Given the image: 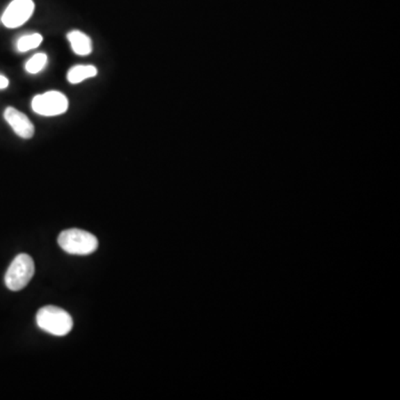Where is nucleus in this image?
Returning <instances> with one entry per match:
<instances>
[{
  "mask_svg": "<svg viewBox=\"0 0 400 400\" xmlns=\"http://www.w3.org/2000/svg\"><path fill=\"white\" fill-rule=\"evenodd\" d=\"M74 53L78 56H87L93 51V42L86 33L79 31H72L67 35Z\"/></svg>",
  "mask_w": 400,
  "mask_h": 400,
  "instance_id": "nucleus-7",
  "label": "nucleus"
},
{
  "mask_svg": "<svg viewBox=\"0 0 400 400\" xmlns=\"http://www.w3.org/2000/svg\"><path fill=\"white\" fill-rule=\"evenodd\" d=\"M58 245L68 254L85 256L93 254L98 248V239L90 232L72 228L61 232Z\"/></svg>",
  "mask_w": 400,
  "mask_h": 400,
  "instance_id": "nucleus-2",
  "label": "nucleus"
},
{
  "mask_svg": "<svg viewBox=\"0 0 400 400\" xmlns=\"http://www.w3.org/2000/svg\"><path fill=\"white\" fill-rule=\"evenodd\" d=\"M42 36L40 33L26 35V36H22L17 42V49L20 53H26V51H29V50L38 47L39 45L42 44Z\"/></svg>",
  "mask_w": 400,
  "mask_h": 400,
  "instance_id": "nucleus-9",
  "label": "nucleus"
},
{
  "mask_svg": "<svg viewBox=\"0 0 400 400\" xmlns=\"http://www.w3.org/2000/svg\"><path fill=\"white\" fill-rule=\"evenodd\" d=\"M37 326L53 336L63 337L70 334L74 327L72 316L57 306H45L37 312Z\"/></svg>",
  "mask_w": 400,
  "mask_h": 400,
  "instance_id": "nucleus-1",
  "label": "nucleus"
},
{
  "mask_svg": "<svg viewBox=\"0 0 400 400\" xmlns=\"http://www.w3.org/2000/svg\"><path fill=\"white\" fill-rule=\"evenodd\" d=\"M9 80L5 76L0 75V89H5L8 87Z\"/></svg>",
  "mask_w": 400,
  "mask_h": 400,
  "instance_id": "nucleus-11",
  "label": "nucleus"
},
{
  "mask_svg": "<svg viewBox=\"0 0 400 400\" xmlns=\"http://www.w3.org/2000/svg\"><path fill=\"white\" fill-rule=\"evenodd\" d=\"M97 76L96 67L91 65H78L68 72L67 79L70 83H83V80Z\"/></svg>",
  "mask_w": 400,
  "mask_h": 400,
  "instance_id": "nucleus-8",
  "label": "nucleus"
},
{
  "mask_svg": "<svg viewBox=\"0 0 400 400\" xmlns=\"http://www.w3.org/2000/svg\"><path fill=\"white\" fill-rule=\"evenodd\" d=\"M31 107L35 113L42 116H58L66 113L68 109V99L59 91H47L35 97Z\"/></svg>",
  "mask_w": 400,
  "mask_h": 400,
  "instance_id": "nucleus-4",
  "label": "nucleus"
},
{
  "mask_svg": "<svg viewBox=\"0 0 400 400\" xmlns=\"http://www.w3.org/2000/svg\"><path fill=\"white\" fill-rule=\"evenodd\" d=\"M47 63V55H45V54H36V55H33V57L27 61V64H26V72H29V74H33V75L38 74V72L44 70Z\"/></svg>",
  "mask_w": 400,
  "mask_h": 400,
  "instance_id": "nucleus-10",
  "label": "nucleus"
},
{
  "mask_svg": "<svg viewBox=\"0 0 400 400\" xmlns=\"http://www.w3.org/2000/svg\"><path fill=\"white\" fill-rule=\"evenodd\" d=\"M35 273V262L27 254H19L13 260L5 275V284L9 290L24 289Z\"/></svg>",
  "mask_w": 400,
  "mask_h": 400,
  "instance_id": "nucleus-3",
  "label": "nucleus"
},
{
  "mask_svg": "<svg viewBox=\"0 0 400 400\" xmlns=\"http://www.w3.org/2000/svg\"><path fill=\"white\" fill-rule=\"evenodd\" d=\"M33 0H13L6 8L1 22L7 28L20 27L33 16Z\"/></svg>",
  "mask_w": 400,
  "mask_h": 400,
  "instance_id": "nucleus-5",
  "label": "nucleus"
},
{
  "mask_svg": "<svg viewBox=\"0 0 400 400\" xmlns=\"http://www.w3.org/2000/svg\"><path fill=\"white\" fill-rule=\"evenodd\" d=\"M3 117H5L6 122H8L9 126L13 128L17 135L19 136L20 138H33L35 127L31 119L28 118L25 113L17 111L15 108L8 107L6 109Z\"/></svg>",
  "mask_w": 400,
  "mask_h": 400,
  "instance_id": "nucleus-6",
  "label": "nucleus"
}]
</instances>
